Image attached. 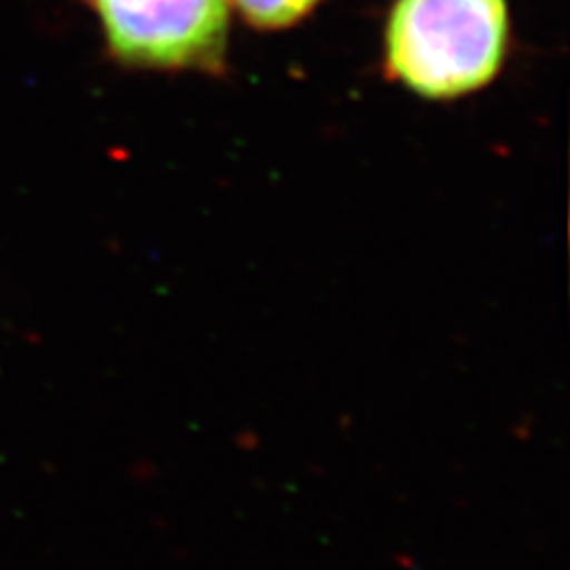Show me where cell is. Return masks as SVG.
Wrapping results in <instances>:
<instances>
[{"instance_id":"cell-1","label":"cell","mask_w":570,"mask_h":570,"mask_svg":"<svg viewBox=\"0 0 570 570\" xmlns=\"http://www.w3.org/2000/svg\"><path fill=\"white\" fill-rule=\"evenodd\" d=\"M390 71L425 98L485 86L509 41L504 0H397L387 33Z\"/></svg>"},{"instance_id":"cell-2","label":"cell","mask_w":570,"mask_h":570,"mask_svg":"<svg viewBox=\"0 0 570 570\" xmlns=\"http://www.w3.org/2000/svg\"><path fill=\"white\" fill-rule=\"evenodd\" d=\"M112 52L146 67H214L226 48V0H94Z\"/></svg>"},{"instance_id":"cell-3","label":"cell","mask_w":570,"mask_h":570,"mask_svg":"<svg viewBox=\"0 0 570 570\" xmlns=\"http://www.w3.org/2000/svg\"><path fill=\"white\" fill-rule=\"evenodd\" d=\"M318 0H236L249 22L266 29L288 27L302 20Z\"/></svg>"}]
</instances>
